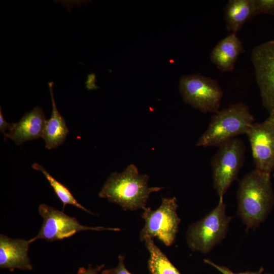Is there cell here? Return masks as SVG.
<instances>
[{
	"label": "cell",
	"instance_id": "obj_1",
	"mask_svg": "<svg viewBox=\"0 0 274 274\" xmlns=\"http://www.w3.org/2000/svg\"><path fill=\"white\" fill-rule=\"evenodd\" d=\"M237 214L247 228L263 222L274 205L270 174L254 169L239 181L237 191Z\"/></svg>",
	"mask_w": 274,
	"mask_h": 274
},
{
	"label": "cell",
	"instance_id": "obj_2",
	"mask_svg": "<svg viewBox=\"0 0 274 274\" xmlns=\"http://www.w3.org/2000/svg\"><path fill=\"white\" fill-rule=\"evenodd\" d=\"M148 180L147 174H140L137 167L134 164H130L121 173H112L98 195L118 204L124 211L143 209L151 193L163 188L149 187Z\"/></svg>",
	"mask_w": 274,
	"mask_h": 274
},
{
	"label": "cell",
	"instance_id": "obj_3",
	"mask_svg": "<svg viewBox=\"0 0 274 274\" xmlns=\"http://www.w3.org/2000/svg\"><path fill=\"white\" fill-rule=\"evenodd\" d=\"M254 121L247 105L242 102L231 105L212 116L196 146L219 147L237 135L246 134Z\"/></svg>",
	"mask_w": 274,
	"mask_h": 274
},
{
	"label": "cell",
	"instance_id": "obj_4",
	"mask_svg": "<svg viewBox=\"0 0 274 274\" xmlns=\"http://www.w3.org/2000/svg\"><path fill=\"white\" fill-rule=\"evenodd\" d=\"M223 198L217 206L198 221L191 224L186 232V241L193 251L207 253L225 237L232 217L226 214Z\"/></svg>",
	"mask_w": 274,
	"mask_h": 274
},
{
	"label": "cell",
	"instance_id": "obj_5",
	"mask_svg": "<svg viewBox=\"0 0 274 274\" xmlns=\"http://www.w3.org/2000/svg\"><path fill=\"white\" fill-rule=\"evenodd\" d=\"M218 147L212 158L211 166L214 188L221 198L237 179L244 165L246 147L244 142L238 138L232 139Z\"/></svg>",
	"mask_w": 274,
	"mask_h": 274
},
{
	"label": "cell",
	"instance_id": "obj_6",
	"mask_svg": "<svg viewBox=\"0 0 274 274\" xmlns=\"http://www.w3.org/2000/svg\"><path fill=\"white\" fill-rule=\"evenodd\" d=\"M178 207L177 199L174 197L162 198L161 204L155 210L144 208L142 217L145 225L140 232V240L144 241L146 237H157L166 246H171L175 241L181 222L177 212Z\"/></svg>",
	"mask_w": 274,
	"mask_h": 274
},
{
	"label": "cell",
	"instance_id": "obj_7",
	"mask_svg": "<svg viewBox=\"0 0 274 274\" xmlns=\"http://www.w3.org/2000/svg\"><path fill=\"white\" fill-rule=\"evenodd\" d=\"M179 89L184 101L202 113L219 111L223 92L216 79L200 74L182 76Z\"/></svg>",
	"mask_w": 274,
	"mask_h": 274
},
{
	"label": "cell",
	"instance_id": "obj_8",
	"mask_svg": "<svg viewBox=\"0 0 274 274\" xmlns=\"http://www.w3.org/2000/svg\"><path fill=\"white\" fill-rule=\"evenodd\" d=\"M38 210L43 219V222L38 234L29 239L30 243L38 239H44L50 242L62 240L84 230L119 231L121 230L119 228L82 225L76 218L70 217L63 212L45 204H41Z\"/></svg>",
	"mask_w": 274,
	"mask_h": 274
},
{
	"label": "cell",
	"instance_id": "obj_9",
	"mask_svg": "<svg viewBox=\"0 0 274 274\" xmlns=\"http://www.w3.org/2000/svg\"><path fill=\"white\" fill-rule=\"evenodd\" d=\"M251 58L262 105L270 114L274 112V40L255 47Z\"/></svg>",
	"mask_w": 274,
	"mask_h": 274
},
{
	"label": "cell",
	"instance_id": "obj_10",
	"mask_svg": "<svg viewBox=\"0 0 274 274\" xmlns=\"http://www.w3.org/2000/svg\"><path fill=\"white\" fill-rule=\"evenodd\" d=\"M246 134L250 142L255 169L271 173L274 169V121L269 116L253 123Z\"/></svg>",
	"mask_w": 274,
	"mask_h": 274
},
{
	"label": "cell",
	"instance_id": "obj_11",
	"mask_svg": "<svg viewBox=\"0 0 274 274\" xmlns=\"http://www.w3.org/2000/svg\"><path fill=\"white\" fill-rule=\"evenodd\" d=\"M29 240L13 239L0 235V267L11 271L15 269L31 270L32 265L28 256Z\"/></svg>",
	"mask_w": 274,
	"mask_h": 274
},
{
	"label": "cell",
	"instance_id": "obj_12",
	"mask_svg": "<svg viewBox=\"0 0 274 274\" xmlns=\"http://www.w3.org/2000/svg\"><path fill=\"white\" fill-rule=\"evenodd\" d=\"M46 120L43 110L37 106L26 113L20 120L13 123L9 132L4 135L18 146L23 143L42 137Z\"/></svg>",
	"mask_w": 274,
	"mask_h": 274
},
{
	"label": "cell",
	"instance_id": "obj_13",
	"mask_svg": "<svg viewBox=\"0 0 274 274\" xmlns=\"http://www.w3.org/2000/svg\"><path fill=\"white\" fill-rule=\"evenodd\" d=\"M245 51L242 42L236 33H231L214 47L210 60L222 72H232L239 56Z\"/></svg>",
	"mask_w": 274,
	"mask_h": 274
},
{
	"label": "cell",
	"instance_id": "obj_14",
	"mask_svg": "<svg viewBox=\"0 0 274 274\" xmlns=\"http://www.w3.org/2000/svg\"><path fill=\"white\" fill-rule=\"evenodd\" d=\"M48 86L52 101V114L50 119L46 121L42 138L45 142V148L52 149L64 143L69 130L64 118L56 107L53 91V82H49Z\"/></svg>",
	"mask_w": 274,
	"mask_h": 274
},
{
	"label": "cell",
	"instance_id": "obj_15",
	"mask_svg": "<svg viewBox=\"0 0 274 274\" xmlns=\"http://www.w3.org/2000/svg\"><path fill=\"white\" fill-rule=\"evenodd\" d=\"M255 15L254 0H229L224 11L226 28L236 33Z\"/></svg>",
	"mask_w": 274,
	"mask_h": 274
},
{
	"label": "cell",
	"instance_id": "obj_16",
	"mask_svg": "<svg viewBox=\"0 0 274 274\" xmlns=\"http://www.w3.org/2000/svg\"><path fill=\"white\" fill-rule=\"evenodd\" d=\"M144 241L150 254L148 267L150 274H181L152 238L146 237Z\"/></svg>",
	"mask_w": 274,
	"mask_h": 274
},
{
	"label": "cell",
	"instance_id": "obj_17",
	"mask_svg": "<svg viewBox=\"0 0 274 274\" xmlns=\"http://www.w3.org/2000/svg\"><path fill=\"white\" fill-rule=\"evenodd\" d=\"M32 167L35 170L42 172L46 179L48 181L56 196L63 203V211L66 204H71L90 214L94 215L92 212L87 210L78 202L70 190L65 185L53 178L43 166L38 163H35L32 164Z\"/></svg>",
	"mask_w": 274,
	"mask_h": 274
},
{
	"label": "cell",
	"instance_id": "obj_18",
	"mask_svg": "<svg viewBox=\"0 0 274 274\" xmlns=\"http://www.w3.org/2000/svg\"><path fill=\"white\" fill-rule=\"evenodd\" d=\"M255 15L260 14L274 15V0H254Z\"/></svg>",
	"mask_w": 274,
	"mask_h": 274
},
{
	"label": "cell",
	"instance_id": "obj_19",
	"mask_svg": "<svg viewBox=\"0 0 274 274\" xmlns=\"http://www.w3.org/2000/svg\"><path fill=\"white\" fill-rule=\"evenodd\" d=\"M124 256L119 255L117 266L116 267L105 269L102 271L101 274H132L126 269L124 264Z\"/></svg>",
	"mask_w": 274,
	"mask_h": 274
},
{
	"label": "cell",
	"instance_id": "obj_20",
	"mask_svg": "<svg viewBox=\"0 0 274 274\" xmlns=\"http://www.w3.org/2000/svg\"><path fill=\"white\" fill-rule=\"evenodd\" d=\"M204 261L206 263L208 264L211 265L212 266L214 267L215 268L217 269L222 274H261L263 270V268L261 267L257 271H246V272H240V273H234L228 267L224 266L218 265L209 259H206L204 260Z\"/></svg>",
	"mask_w": 274,
	"mask_h": 274
},
{
	"label": "cell",
	"instance_id": "obj_21",
	"mask_svg": "<svg viewBox=\"0 0 274 274\" xmlns=\"http://www.w3.org/2000/svg\"><path fill=\"white\" fill-rule=\"evenodd\" d=\"M104 266L105 264H101L96 267H93L92 265L89 264L87 269H86L84 267H80L78 269L77 274H99V272L100 271Z\"/></svg>",
	"mask_w": 274,
	"mask_h": 274
},
{
	"label": "cell",
	"instance_id": "obj_22",
	"mask_svg": "<svg viewBox=\"0 0 274 274\" xmlns=\"http://www.w3.org/2000/svg\"><path fill=\"white\" fill-rule=\"evenodd\" d=\"M13 124L9 123L5 119L2 112V108L0 107V131L5 135L6 130H9Z\"/></svg>",
	"mask_w": 274,
	"mask_h": 274
},
{
	"label": "cell",
	"instance_id": "obj_23",
	"mask_svg": "<svg viewBox=\"0 0 274 274\" xmlns=\"http://www.w3.org/2000/svg\"><path fill=\"white\" fill-rule=\"evenodd\" d=\"M269 116H270V117L272 119V120H273V121H274V112L272 113H271V114H269Z\"/></svg>",
	"mask_w": 274,
	"mask_h": 274
},
{
	"label": "cell",
	"instance_id": "obj_24",
	"mask_svg": "<svg viewBox=\"0 0 274 274\" xmlns=\"http://www.w3.org/2000/svg\"><path fill=\"white\" fill-rule=\"evenodd\" d=\"M273 177H274V174H273Z\"/></svg>",
	"mask_w": 274,
	"mask_h": 274
}]
</instances>
